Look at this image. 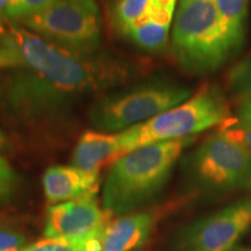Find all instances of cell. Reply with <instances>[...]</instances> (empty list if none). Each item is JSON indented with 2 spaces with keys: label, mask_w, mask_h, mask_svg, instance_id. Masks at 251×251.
<instances>
[{
  "label": "cell",
  "mask_w": 251,
  "mask_h": 251,
  "mask_svg": "<svg viewBox=\"0 0 251 251\" xmlns=\"http://www.w3.org/2000/svg\"><path fill=\"white\" fill-rule=\"evenodd\" d=\"M0 34L25 63L6 85L9 109L25 122L63 118L81 99L120 85L135 71L118 56L71 51L12 21L0 23Z\"/></svg>",
  "instance_id": "1"
},
{
  "label": "cell",
  "mask_w": 251,
  "mask_h": 251,
  "mask_svg": "<svg viewBox=\"0 0 251 251\" xmlns=\"http://www.w3.org/2000/svg\"><path fill=\"white\" fill-rule=\"evenodd\" d=\"M192 137L140 147L113 163L102 186V207L112 215L133 213L164 186Z\"/></svg>",
  "instance_id": "2"
},
{
  "label": "cell",
  "mask_w": 251,
  "mask_h": 251,
  "mask_svg": "<svg viewBox=\"0 0 251 251\" xmlns=\"http://www.w3.org/2000/svg\"><path fill=\"white\" fill-rule=\"evenodd\" d=\"M171 51L178 65L194 76L214 74L234 57L215 0H178Z\"/></svg>",
  "instance_id": "3"
},
{
  "label": "cell",
  "mask_w": 251,
  "mask_h": 251,
  "mask_svg": "<svg viewBox=\"0 0 251 251\" xmlns=\"http://www.w3.org/2000/svg\"><path fill=\"white\" fill-rule=\"evenodd\" d=\"M229 102L215 85L206 84L186 101L134 127L120 131L122 155L148 144L201 133L230 118Z\"/></svg>",
  "instance_id": "4"
},
{
  "label": "cell",
  "mask_w": 251,
  "mask_h": 251,
  "mask_svg": "<svg viewBox=\"0 0 251 251\" xmlns=\"http://www.w3.org/2000/svg\"><path fill=\"white\" fill-rule=\"evenodd\" d=\"M191 87L169 80H152L103 94L93 103L90 121L96 130L120 133L186 101Z\"/></svg>",
  "instance_id": "5"
},
{
  "label": "cell",
  "mask_w": 251,
  "mask_h": 251,
  "mask_svg": "<svg viewBox=\"0 0 251 251\" xmlns=\"http://www.w3.org/2000/svg\"><path fill=\"white\" fill-rule=\"evenodd\" d=\"M18 24L56 46L80 54L98 51L101 42V17L96 0H56Z\"/></svg>",
  "instance_id": "6"
},
{
  "label": "cell",
  "mask_w": 251,
  "mask_h": 251,
  "mask_svg": "<svg viewBox=\"0 0 251 251\" xmlns=\"http://www.w3.org/2000/svg\"><path fill=\"white\" fill-rule=\"evenodd\" d=\"M178 0H115L112 20L121 35L147 51L168 43Z\"/></svg>",
  "instance_id": "7"
},
{
  "label": "cell",
  "mask_w": 251,
  "mask_h": 251,
  "mask_svg": "<svg viewBox=\"0 0 251 251\" xmlns=\"http://www.w3.org/2000/svg\"><path fill=\"white\" fill-rule=\"evenodd\" d=\"M191 164L197 179L211 188L251 186V152L220 130L194 151Z\"/></svg>",
  "instance_id": "8"
},
{
  "label": "cell",
  "mask_w": 251,
  "mask_h": 251,
  "mask_svg": "<svg viewBox=\"0 0 251 251\" xmlns=\"http://www.w3.org/2000/svg\"><path fill=\"white\" fill-rule=\"evenodd\" d=\"M251 225V199L201 218L184 228L176 251H233Z\"/></svg>",
  "instance_id": "9"
},
{
  "label": "cell",
  "mask_w": 251,
  "mask_h": 251,
  "mask_svg": "<svg viewBox=\"0 0 251 251\" xmlns=\"http://www.w3.org/2000/svg\"><path fill=\"white\" fill-rule=\"evenodd\" d=\"M113 215L100 206L97 194L50 205L47 209L43 236L91 244L101 238Z\"/></svg>",
  "instance_id": "10"
},
{
  "label": "cell",
  "mask_w": 251,
  "mask_h": 251,
  "mask_svg": "<svg viewBox=\"0 0 251 251\" xmlns=\"http://www.w3.org/2000/svg\"><path fill=\"white\" fill-rule=\"evenodd\" d=\"M42 183L47 201L57 205L98 193L99 172L75 165H54L47 169Z\"/></svg>",
  "instance_id": "11"
},
{
  "label": "cell",
  "mask_w": 251,
  "mask_h": 251,
  "mask_svg": "<svg viewBox=\"0 0 251 251\" xmlns=\"http://www.w3.org/2000/svg\"><path fill=\"white\" fill-rule=\"evenodd\" d=\"M155 226L151 212H133L112 220L100 242V251H131L146 243Z\"/></svg>",
  "instance_id": "12"
},
{
  "label": "cell",
  "mask_w": 251,
  "mask_h": 251,
  "mask_svg": "<svg viewBox=\"0 0 251 251\" xmlns=\"http://www.w3.org/2000/svg\"><path fill=\"white\" fill-rule=\"evenodd\" d=\"M122 155L119 133L86 130L80 136L72 153V165L86 171H98L113 164Z\"/></svg>",
  "instance_id": "13"
},
{
  "label": "cell",
  "mask_w": 251,
  "mask_h": 251,
  "mask_svg": "<svg viewBox=\"0 0 251 251\" xmlns=\"http://www.w3.org/2000/svg\"><path fill=\"white\" fill-rule=\"evenodd\" d=\"M226 36L234 55H237L246 42L250 0H215Z\"/></svg>",
  "instance_id": "14"
},
{
  "label": "cell",
  "mask_w": 251,
  "mask_h": 251,
  "mask_svg": "<svg viewBox=\"0 0 251 251\" xmlns=\"http://www.w3.org/2000/svg\"><path fill=\"white\" fill-rule=\"evenodd\" d=\"M225 84L228 92L238 103L251 101V52L229 68Z\"/></svg>",
  "instance_id": "15"
},
{
  "label": "cell",
  "mask_w": 251,
  "mask_h": 251,
  "mask_svg": "<svg viewBox=\"0 0 251 251\" xmlns=\"http://www.w3.org/2000/svg\"><path fill=\"white\" fill-rule=\"evenodd\" d=\"M55 1L56 0H13L5 8L0 18L12 23H19L24 19L43 11Z\"/></svg>",
  "instance_id": "16"
},
{
  "label": "cell",
  "mask_w": 251,
  "mask_h": 251,
  "mask_svg": "<svg viewBox=\"0 0 251 251\" xmlns=\"http://www.w3.org/2000/svg\"><path fill=\"white\" fill-rule=\"evenodd\" d=\"M21 251H100V242L84 244L63 238H47L27 244Z\"/></svg>",
  "instance_id": "17"
},
{
  "label": "cell",
  "mask_w": 251,
  "mask_h": 251,
  "mask_svg": "<svg viewBox=\"0 0 251 251\" xmlns=\"http://www.w3.org/2000/svg\"><path fill=\"white\" fill-rule=\"evenodd\" d=\"M219 130L233 142L240 144L251 152V127L237 118H229L220 125Z\"/></svg>",
  "instance_id": "18"
},
{
  "label": "cell",
  "mask_w": 251,
  "mask_h": 251,
  "mask_svg": "<svg viewBox=\"0 0 251 251\" xmlns=\"http://www.w3.org/2000/svg\"><path fill=\"white\" fill-rule=\"evenodd\" d=\"M17 175L8 161L0 156V205L11 200L17 187Z\"/></svg>",
  "instance_id": "19"
},
{
  "label": "cell",
  "mask_w": 251,
  "mask_h": 251,
  "mask_svg": "<svg viewBox=\"0 0 251 251\" xmlns=\"http://www.w3.org/2000/svg\"><path fill=\"white\" fill-rule=\"evenodd\" d=\"M27 246L23 234L0 228V251H21Z\"/></svg>",
  "instance_id": "20"
},
{
  "label": "cell",
  "mask_w": 251,
  "mask_h": 251,
  "mask_svg": "<svg viewBox=\"0 0 251 251\" xmlns=\"http://www.w3.org/2000/svg\"><path fill=\"white\" fill-rule=\"evenodd\" d=\"M25 67L24 59L20 52L12 46L2 43L0 46V70H7V69H21Z\"/></svg>",
  "instance_id": "21"
},
{
  "label": "cell",
  "mask_w": 251,
  "mask_h": 251,
  "mask_svg": "<svg viewBox=\"0 0 251 251\" xmlns=\"http://www.w3.org/2000/svg\"><path fill=\"white\" fill-rule=\"evenodd\" d=\"M237 119L244 125L251 127V101L240 102L237 106Z\"/></svg>",
  "instance_id": "22"
},
{
  "label": "cell",
  "mask_w": 251,
  "mask_h": 251,
  "mask_svg": "<svg viewBox=\"0 0 251 251\" xmlns=\"http://www.w3.org/2000/svg\"><path fill=\"white\" fill-rule=\"evenodd\" d=\"M7 148H8L7 136H6L4 130L0 128V151H1V150H6Z\"/></svg>",
  "instance_id": "23"
},
{
  "label": "cell",
  "mask_w": 251,
  "mask_h": 251,
  "mask_svg": "<svg viewBox=\"0 0 251 251\" xmlns=\"http://www.w3.org/2000/svg\"><path fill=\"white\" fill-rule=\"evenodd\" d=\"M12 1H13V0H0V17H1L2 12L5 11V8L7 7Z\"/></svg>",
  "instance_id": "24"
},
{
  "label": "cell",
  "mask_w": 251,
  "mask_h": 251,
  "mask_svg": "<svg viewBox=\"0 0 251 251\" xmlns=\"http://www.w3.org/2000/svg\"><path fill=\"white\" fill-rule=\"evenodd\" d=\"M235 251H251V249H237Z\"/></svg>",
  "instance_id": "25"
}]
</instances>
